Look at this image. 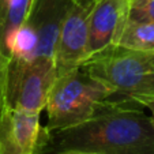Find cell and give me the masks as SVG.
<instances>
[{
  "label": "cell",
  "instance_id": "6da1fadb",
  "mask_svg": "<svg viewBox=\"0 0 154 154\" xmlns=\"http://www.w3.org/2000/svg\"><path fill=\"white\" fill-rule=\"evenodd\" d=\"M134 100L112 97L111 104L90 120L49 131L41 128L35 154L86 150L100 154H154V124Z\"/></svg>",
  "mask_w": 154,
  "mask_h": 154
},
{
  "label": "cell",
  "instance_id": "7a4b0ae2",
  "mask_svg": "<svg viewBox=\"0 0 154 154\" xmlns=\"http://www.w3.org/2000/svg\"><path fill=\"white\" fill-rule=\"evenodd\" d=\"M116 96L113 89L93 78L83 67L57 75L47 100L49 131L74 127L102 112Z\"/></svg>",
  "mask_w": 154,
  "mask_h": 154
},
{
  "label": "cell",
  "instance_id": "3957f363",
  "mask_svg": "<svg viewBox=\"0 0 154 154\" xmlns=\"http://www.w3.org/2000/svg\"><path fill=\"white\" fill-rule=\"evenodd\" d=\"M93 78L113 89L120 98L154 94V55L123 47L91 59L82 66Z\"/></svg>",
  "mask_w": 154,
  "mask_h": 154
},
{
  "label": "cell",
  "instance_id": "277c9868",
  "mask_svg": "<svg viewBox=\"0 0 154 154\" xmlns=\"http://www.w3.org/2000/svg\"><path fill=\"white\" fill-rule=\"evenodd\" d=\"M56 78L55 59L10 56L6 64L4 106L41 113Z\"/></svg>",
  "mask_w": 154,
  "mask_h": 154
},
{
  "label": "cell",
  "instance_id": "5b68a950",
  "mask_svg": "<svg viewBox=\"0 0 154 154\" xmlns=\"http://www.w3.org/2000/svg\"><path fill=\"white\" fill-rule=\"evenodd\" d=\"M71 3V0H33L27 19L17 33L12 55L55 59L59 29Z\"/></svg>",
  "mask_w": 154,
  "mask_h": 154
},
{
  "label": "cell",
  "instance_id": "8992f818",
  "mask_svg": "<svg viewBox=\"0 0 154 154\" xmlns=\"http://www.w3.org/2000/svg\"><path fill=\"white\" fill-rule=\"evenodd\" d=\"M132 0H96L87 19L89 60L119 47ZM87 60V61H89Z\"/></svg>",
  "mask_w": 154,
  "mask_h": 154
},
{
  "label": "cell",
  "instance_id": "52a82bcc",
  "mask_svg": "<svg viewBox=\"0 0 154 154\" xmlns=\"http://www.w3.org/2000/svg\"><path fill=\"white\" fill-rule=\"evenodd\" d=\"M91 7L71 3L63 18L55 45L57 75L83 66L89 60L87 19Z\"/></svg>",
  "mask_w": 154,
  "mask_h": 154
},
{
  "label": "cell",
  "instance_id": "ba28073f",
  "mask_svg": "<svg viewBox=\"0 0 154 154\" xmlns=\"http://www.w3.org/2000/svg\"><path fill=\"white\" fill-rule=\"evenodd\" d=\"M41 128L40 113L4 106L0 112V154H35Z\"/></svg>",
  "mask_w": 154,
  "mask_h": 154
},
{
  "label": "cell",
  "instance_id": "9c48e42d",
  "mask_svg": "<svg viewBox=\"0 0 154 154\" xmlns=\"http://www.w3.org/2000/svg\"><path fill=\"white\" fill-rule=\"evenodd\" d=\"M33 0H0V52L6 59L12 55L15 37L32 8Z\"/></svg>",
  "mask_w": 154,
  "mask_h": 154
},
{
  "label": "cell",
  "instance_id": "30bf717a",
  "mask_svg": "<svg viewBox=\"0 0 154 154\" xmlns=\"http://www.w3.org/2000/svg\"><path fill=\"white\" fill-rule=\"evenodd\" d=\"M119 47L154 55V23L128 20L120 37Z\"/></svg>",
  "mask_w": 154,
  "mask_h": 154
},
{
  "label": "cell",
  "instance_id": "8fae6325",
  "mask_svg": "<svg viewBox=\"0 0 154 154\" xmlns=\"http://www.w3.org/2000/svg\"><path fill=\"white\" fill-rule=\"evenodd\" d=\"M128 20L154 23V0H132Z\"/></svg>",
  "mask_w": 154,
  "mask_h": 154
},
{
  "label": "cell",
  "instance_id": "7c38bea8",
  "mask_svg": "<svg viewBox=\"0 0 154 154\" xmlns=\"http://www.w3.org/2000/svg\"><path fill=\"white\" fill-rule=\"evenodd\" d=\"M7 59L0 52V112L4 108V79H6Z\"/></svg>",
  "mask_w": 154,
  "mask_h": 154
},
{
  "label": "cell",
  "instance_id": "4fadbf2b",
  "mask_svg": "<svg viewBox=\"0 0 154 154\" xmlns=\"http://www.w3.org/2000/svg\"><path fill=\"white\" fill-rule=\"evenodd\" d=\"M135 101L139 102L140 105H142L143 108H146V109H149L151 113V122H153L154 124V94H150V96H142V97H138V98H135Z\"/></svg>",
  "mask_w": 154,
  "mask_h": 154
},
{
  "label": "cell",
  "instance_id": "5bb4252c",
  "mask_svg": "<svg viewBox=\"0 0 154 154\" xmlns=\"http://www.w3.org/2000/svg\"><path fill=\"white\" fill-rule=\"evenodd\" d=\"M56 154H100V153H94V151H86V150H64L60 153Z\"/></svg>",
  "mask_w": 154,
  "mask_h": 154
},
{
  "label": "cell",
  "instance_id": "9a60e30c",
  "mask_svg": "<svg viewBox=\"0 0 154 154\" xmlns=\"http://www.w3.org/2000/svg\"><path fill=\"white\" fill-rule=\"evenodd\" d=\"M71 2H74V3H76V4H81V6H83V7H91L96 0H71Z\"/></svg>",
  "mask_w": 154,
  "mask_h": 154
}]
</instances>
